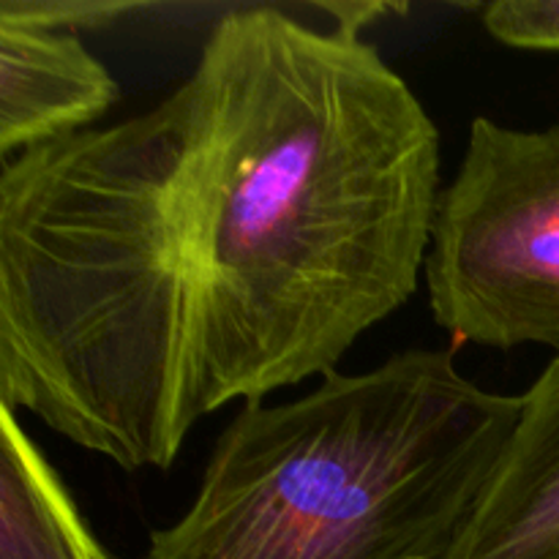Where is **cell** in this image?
<instances>
[{"label": "cell", "mask_w": 559, "mask_h": 559, "mask_svg": "<svg viewBox=\"0 0 559 559\" xmlns=\"http://www.w3.org/2000/svg\"><path fill=\"white\" fill-rule=\"evenodd\" d=\"M194 93L186 262L202 418L333 374L418 289L440 131L360 36L224 14Z\"/></svg>", "instance_id": "6da1fadb"}, {"label": "cell", "mask_w": 559, "mask_h": 559, "mask_svg": "<svg viewBox=\"0 0 559 559\" xmlns=\"http://www.w3.org/2000/svg\"><path fill=\"white\" fill-rule=\"evenodd\" d=\"M194 93L3 162L0 404L129 469L202 418L186 262Z\"/></svg>", "instance_id": "7a4b0ae2"}, {"label": "cell", "mask_w": 559, "mask_h": 559, "mask_svg": "<svg viewBox=\"0 0 559 559\" xmlns=\"http://www.w3.org/2000/svg\"><path fill=\"white\" fill-rule=\"evenodd\" d=\"M522 415L451 349L243 404L189 511L142 559H445Z\"/></svg>", "instance_id": "3957f363"}, {"label": "cell", "mask_w": 559, "mask_h": 559, "mask_svg": "<svg viewBox=\"0 0 559 559\" xmlns=\"http://www.w3.org/2000/svg\"><path fill=\"white\" fill-rule=\"evenodd\" d=\"M424 278L453 342L559 355V123L473 120L462 167L440 191Z\"/></svg>", "instance_id": "277c9868"}, {"label": "cell", "mask_w": 559, "mask_h": 559, "mask_svg": "<svg viewBox=\"0 0 559 559\" xmlns=\"http://www.w3.org/2000/svg\"><path fill=\"white\" fill-rule=\"evenodd\" d=\"M445 559H559V355L522 415Z\"/></svg>", "instance_id": "5b68a950"}, {"label": "cell", "mask_w": 559, "mask_h": 559, "mask_svg": "<svg viewBox=\"0 0 559 559\" xmlns=\"http://www.w3.org/2000/svg\"><path fill=\"white\" fill-rule=\"evenodd\" d=\"M120 87L80 33L0 16V158L91 129Z\"/></svg>", "instance_id": "8992f818"}, {"label": "cell", "mask_w": 559, "mask_h": 559, "mask_svg": "<svg viewBox=\"0 0 559 559\" xmlns=\"http://www.w3.org/2000/svg\"><path fill=\"white\" fill-rule=\"evenodd\" d=\"M0 559H109L69 489L0 404Z\"/></svg>", "instance_id": "52a82bcc"}, {"label": "cell", "mask_w": 559, "mask_h": 559, "mask_svg": "<svg viewBox=\"0 0 559 559\" xmlns=\"http://www.w3.org/2000/svg\"><path fill=\"white\" fill-rule=\"evenodd\" d=\"M480 22L506 47L559 52V0H495L480 9Z\"/></svg>", "instance_id": "ba28073f"}, {"label": "cell", "mask_w": 559, "mask_h": 559, "mask_svg": "<svg viewBox=\"0 0 559 559\" xmlns=\"http://www.w3.org/2000/svg\"><path fill=\"white\" fill-rule=\"evenodd\" d=\"M134 3H82V0H0V16L49 27V31L76 33L82 27L112 25L118 16L134 14Z\"/></svg>", "instance_id": "9c48e42d"}, {"label": "cell", "mask_w": 559, "mask_h": 559, "mask_svg": "<svg viewBox=\"0 0 559 559\" xmlns=\"http://www.w3.org/2000/svg\"><path fill=\"white\" fill-rule=\"evenodd\" d=\"M322 11L336 20V27L344 33H353V36H360V27L374 22L380 14H391L396 11V5L391 3H325L320 5Z\"/></svg>", "instance_id": "30bf717a"}]
</instances>
